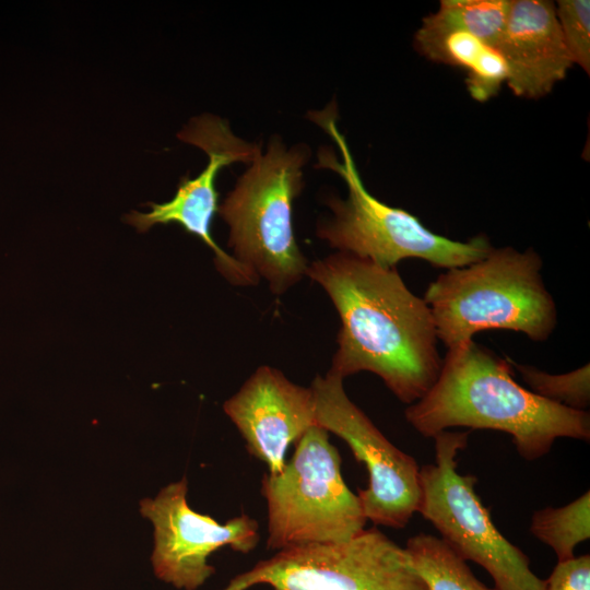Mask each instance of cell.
<instances>
[{"instance_id":"cell-1","label":"cell","mask_w":590,"mask_h":590,"mask_svg":"<svg viewBox=\"0 0 590 590\" xmlns=\"http://www.w3.org/2000/svg\"><path fill=\"white\" fill-rule=\"evenodd\" d=\"M306 275L331 298L341 320L330 373L381 378L403 403L421 400L442 365L430 308L396 268L337 252L307 267Z\"/></svg>"},{"instance_id":"cell-2","label":"cell","mask_w":590,"mask_h":590,"mask_svg":"<svg viewBox=\"0 0 590 590\" xmlns=\"http://www.w3.org/2000/svg\"><path fill=\"white\" fill-rule=\"evenodd\" d=\"M422 436L451 427L493 429L511 436L521 458L547 455L557 438L590 439V414L534 394L512 377L508 357L473 340L449 349L437 380L405 412Z\"/></svg>"},{"instance_id":"cell-3","label":"cell","mask_w":590,"mask_h":590,"mask_svg":"<svg viewBox=\"0 0 590 590\" xmlns=\"http://www.w3.org/2000/svg\"><path fill=\"white\" fill-rule=\"evenodd\" d=\"M534 249L492 248L481 260L439 274L425 291L438 340L447 350L485 330H510L546 341L557 309Z\"/></svg>"},{"instance_id":"cell-4","label":"cell","mask_w":590,"mask_h":590,"mask_svg":"<svg viewBox=\"0 0 590 590\" xmlns=\"http://www.w3.org/2000/svg\"><path fill=\"white\" fill-rule=\"evenodd\" d=\"M309 118L333 139L341 153L339 160L331 148H320L316 167L335 172L347 187L346 199H327L333 216L317 228L318 237L331 247L386 268L416 258L446 270L476 262L491 251L493 247L484 235L468 241L452 240L426 228L415 215L370 194L338 129L334 103L309 111Z\"/></svg>"},{"instance_id":"cell-5","label":"cell","mask_w":590,"mask_h":590,"mask_svg":"<svg viewBox=\"0 0 590 590\" xmlns=\"http://www.w3.org/2000/svg\"><path fill=\"white\" fill-rule=\"evenodd\" d=\"M306 145L273 138L248 165L217 213L229 226L228 246L249 271L283 294L307 270L293 229L292 206L304 188Z\"/></svg>"},{"instance_id":"cell-6","label":"cell","mask_w":590,"mask_h":590,"mask_svg":"<svg viewBox=\"0 0 590 590\" xmlns=\"http://www.w3.org/2000/svg\"><path fill=\"white\" fill-rule=\"evenodd\" d=\"M341 463L328 432L316 425L296 441L280 473L263 475L268 548L345 542L365 529L361 500L345 484Z\"/></svg>"},{"instance_id":"cell-7","label":"cell","mask_w":590,"mask_h":590,"mask_svg":"<svg viewBox=\"0 0 590 590\" xmlns=\"http://www.w3.org/2000/svg\"><path fill=\"white\" fill-rule=\"evenodd\" d=\"M469 432L445 430L434 437L435 461L420 468V512L464 560L483 567L496 590H545L529 557L495 527L475 492L476 477L458 472L457 456Z\"/></svg>"},{"instance_id":"cell-8","label":"cell","mask_w":590,"mask_h":590,"mask_svg":"<svg viewBox=\"0 0 590 590\" xmlns=\"http://www.w3.org/2000/svg\"><path fill=\"white\" fill-rule=\"evenodd\" d=\"M428 590L404 547L377 528L349 541L278 551L233 577L222 590Z\"/></svg>"},{"instance_id":"cell-9","label":"cell","mask_w":590,"mask_h":590,"mask_svg":"<svg viewBox=\"0 0 590 590\" xmlns=\"http://www.w3.org/2000/svg\"><path fill=\"white\" fill-rule=\"evenodd\" d=\"M317 426L343 439L354 458L364 463L368 485L359 489L364 515L377 526L404 528L421 497L420 465L396 447L347 397L343 379L330 371L310 387Z\"/></svg>"},{"instance_id":"cell-10","label":"cell","mask_w":590,"mask_h":590,"mask_svg":"<svg viewBox=\"0 0 590 590\" xmlns=\"http://www.w3.org/2000/svg\"><path fill=\"white\" fill-rule=\"evenodd\" d=\"M186 476L163 487L154 498L140 502V512L154 528L151 555L156 578L177 589L196 590L214 573L208 559L223 546L239 553L259 542L258 521L241 514L220 523L194 511L187 503Z\"/></svg>"},{"instance_id":"cell-11","label":"cell","mask_w":590,"mask_h":590,"mask_svg":"<svg viewBox=\"0 0 590 590\" xmlns=\"http://www.w3.org/2000/svg\"><path fill=\"white\" fill-rule=\"evenodd\" d=\"M178 138L206 153V167L194 178H181L169 201L149 203L150 212L133 211L125 216V221L139 233H145L157 224H178L210 247L216 269L232 284H257L258 276L214 241L211 223L219 209L215 187L217 174L223 167L234 163L249 165L262 151L261 144L238 138L232 132L226 120L210 114L191 119L178 133Z\"/></svg>"},{"instance_id":"cell-12","label":"cell","mask_w":590,"mask_h":590,"mask_svg":"<svg viewBox=\"0 0 590 590\" xmlns=\"http://www.w3.org/2000/svg\"><path fill=\"white\" fill-rule=\"evenodd\" d=\"M223 410L246 441L248 452L262 461L270 474L283 470L290 445L317 425L311 389L269 366L259 367L224 402Z\"/></svg>"},{"instance_id":"cell-13","label":"cell","mask_w":590,"mask_h":590,"mask_svg":"<svg viewBox=\"0 0 590 590\" xmlns=\"http://www.w3.org/2000/svg\"><path fill=\"white\" fill-rule=\"evenodd\" d=\"M497 50L507 66L506 83L526 98L548 94L573 64L555 4L545 0H511Z\"/></svg>"},{"instance_id":"cell-14","label":"cell","mask_w":590,"mask_h":590,"mask_svg":"<svg viewBox=\"0 0 590 590\" xmlns=\"http://www.w3.org/2000/svg\"><path fill=\"white\" fill-rule=\"evenodd\" d=\"M414 45L429 60L464 70L468 90L475 101L489 99L507 80V66L500 52L467 31L423 22Z\"/></svg>"},{"instance_id":"cell-15","label":"cell","mask_w":590,"mask_h":590,"mask_svg":"<svg viewBox=\"0 0 590 590\" xmlns=\"http://www.w3.org/2000/svg\"><path fill=\"white\" fill-rule=\"evenodd\" d=\"M404 548L428 590H496L481 582L467 560L440 538L420 533Z\"/></svg>"},{"instance_id":"cell-16","label":"cell","mask_w":590,"mask_h":590,"mask_svg":"<svg viewBox=\"0 0 590 590\" xmlns=\"http://www.w3.org/2000/svg\"><path fill=\"white\" fill-rule=\"evenodd\" d=\"M530 532L554 551L557 562L574 558L576 546L590 538V492L563 507L535 510Z\"/></svg>"},{"instance_id":"cell-17","label":"cell","mask_w":590,"mask_h":590,"mask_svg":"<svg viewBox=\"0 0 590 590\" xmlns=\"http://www.w3.org/2000/svg\"><path fill=\"white\" fill-rule=\"evenodd\" d=\"M510 5L511 0H442L438 11L423 22L467 31L497 49Z\"/></svg>"},{"instance_id":"cell-18","label":"cell","mask_w":590,"mask_h":590,"mask_svg":"<svg viewBox=\"0 0 590 590\" xmlns=\"http://www.w3.org/2000/svg\"><path fill=\"white\" fill-rule=\"evenodd\" d=\"M522 380L534 394L564 406L586 411L590 404V366L565 374H550L510 359Z\"/></svg>"},{"instance_id":"cell-19","label":"cell","mask_w":590,"mask_h":590,"mask_svg":"<svg viewBox=\"0 0 590 590\" xmlns=\"http://www.w3.org/2000/svg\"><path fill=\"white\" fill-rule=\"evenodd\" d=\"M556 19L573 63L590 73V2L559 0L555 4Z\"/></svg>"},{"instance_id":"cell-20","label":"cell","mask_w":590,"mask_h":590,"mask_svg":"<svg viewBox=\"0 0 590 590\" xmlns=\"http://www.w3.org/2000/svg\"><path fill=\"white\" fill-rule=\"evenodd\" d=\"M545 583V590H590V556L557 562Z\"/></svg>"}]
</instances>
